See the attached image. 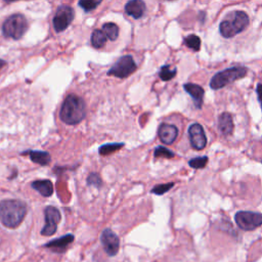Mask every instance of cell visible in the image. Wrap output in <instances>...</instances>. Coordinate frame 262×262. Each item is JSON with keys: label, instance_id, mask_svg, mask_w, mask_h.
Listing matches in <instances>:
<instances>
[{"label": "cell", "instance_id": "cell-11", "mask_svg": "<svg viewBox=\"0 0 262 262\" xmlns=\"http://www.w3.org/2000/svg\"><path fill=\"white\" fill-rule=\"evenodd\" d=\"M188 136H189L190 144L194 149L201 150L205 148L207 144V137L205 135L202 125L198 123L191 124L188 127Z\"/></svg>", "mask_w": 262, "mask_h": 262}, {"label": "cell", "instance_id": "cell-3", "mask_svg": "<svg viewBox=\"0 0 262 262\" xmlns=\"http://www.w3.org/2000/svg\"><path fill=\"white\" fill-rule=\"evenodd\" d=\"M249 25V16L245 11L230 12L219 25V32L224 38H231L243 32Z\"/></svg>", "mask_w": 262, "mask_h": 262}, {"label": "cell", "instance_id": "cell-29", "mask_svg": "<svg viewBox=\"0 0 262 262\" xmlns=\"http://www.w3.org/2000/svg\"><path fill=\"white\" fill-rule=\"evenodd\" d=\"M257 95H258V99L261 103V107H262V84H258L257 85Z\"/></svg>", "mask_w": 262, "mask_h": 262}, {"label": "cell", "instance_id": "cell-6", "mask_svg": "<svg viewBox=\"0 0 262 262\" xmlns=\"http://www.w3.org/2000/svg\"><path fill=\"white\" fill-rule=\"evenodd\" d=\"M136 68V63L131 55H123L108 70L107 75L123 79L134 73Z\"/></svg>", "mask_w": 262, "mask_h": 262}, {"label": "cell", "instance_id": "cell-18", "mask_svg": "<svg viewBox=\"0 0 262 262\" xmlns=\"http://www.w3.org/2000/svg\"><path fill=\"white\" fill-rule=\"evenodd\" d=\"M24 154L29 155L30 159L34 163H36L38 165H41V166H46L51 161V157H50L49 152L44 151V150H27Z\"/></svg>", "mask_w": 262, "mask_h": 262}, {"label": "cell", "instance_id": "cell-2", "mask_svg": "<svg viewBox=\"0 0 262 262\" xmlns=\"http://www.w3.org/2000/svg\"><path fill=\"white\" fill-rule=\"evenodd\" d=\"M86 116V105L84 100L76 95L70 94L63 100L60 111V120L68 125L79 124Z\"/></svg>", "mask_w": 262, "mask_h": 262}, {"label": "cell", "instance_id": "cell-7", "mask_svg": "<svg viewBox=\"0 0 262 262\" xmlns=\"http://www.w3.org/2000/svg\"><path fill=\"white\" fill-rule=\"evenodd\" d=\"M235 222L243 230H254L262 225V214L251 211H239L235 214Z\"/></svg>", "mask_w": 262, "mask_h": 262}, {"label": "cell", "instance_id": "cell-27", "mask_svg": "<svg viewBox=\"0 0 262 262\" xmlns=\"http://www.w3.org/2000/svg\"><path fill=\"white\" fill-rule=\"evenodd\" d=\"M154 156L155 158H167V159H170V158H173L174 157V152L171 151L170 149H168L167 147H164V146H157L154 150Z\"/></svg>", "mask_w": 262, "mask_h": 262}, {"label": "cell", "instance_id": "cell-4", "mask_svg": "<svg viewBox=\"0 0 262 262\" xmlns=\"http://www.w3.org/2000/svg\"><path fill=\"white\" fill-rule=\"evenodd\" d=\"M247 68L243 66H236L232 68L225 69L221 72L215 74L210 82V87L214 90H218L220 88L225 87L226 85L244 78L247 75Z\"/></svg>", "mask_w": 262, "mask_h": 262}, {"label": "cell", "instance_id": "cell-30", "mask_svg": "<svg viewBox=\"0 0 262 262\" xmlns=\"http://www.w3.org/2000/svg\"><path fill=\"white\" fill-rule=\"evenodd\" d=\"M5 64H6V62H5L3 59H1V58H0V69H2Z\"/></svg>", "mask_w": 262, "mask_h": 262}, {"label": "cell", "instance_id": "cell-1", "mask_svg": "<svg viewBox=\"0 0 262 262\" xmlns=\"http://www.w3.org/2000/svg\"><path fill=\"white\" fill-rule=\"evenodd\" d=\"M27 214V204L20 200L0 202V221L9 228L17 227Z\"/></svg>", "mask_w": 262, "mask_h": 262}, {"label": "cell", "instance_id": "cell-23", "mask_svg": "<svg viewBox=\"0 0 262 262\" xmlns=\"http://www.w3.org/2000/svg\"><path fill=\"white\" fill-rule=\"evenodd\" d=\"M124 146V143H106L104 145H101L99 148H98V151H99V155L101 156H106V155H110L118 149H120L121 147Z\"/></svg>", "mask_w": 262, "mask_h": 262}, {"label": "cell", "instance_id": "cell-20", "mask_svg": "<svg viewBox=\"0 0 262 262\" xmlns=\"http://www.w3.org/2000/svg\"><path fill=\"white\" fill-rule=\"evenodd\" d=\"M101 30L105 34L106 38L110 39L111 41L117 40L119 36V28L115 23H105L102 25Z\"/></svg>", "mask_w": 262, "mask_h": 262}, {"label": "cell", "instance_id": "cell-24", "mask_svg": "<svg viewBox=\"0 0 262 262\" xmlns=\"http://www.w3.org/2000/svg\"><path fill=\"white\" fill-rule=\"evenodd\" d=\"M102 0H79V6L86 12L94 10Z\"/></svg>", "mask_w": 262, "mask_h": 262}, {"label": "cell", "instance_id": "cell-5", "mask_svg": "<svg viewBox=\"0 0 262 262\" xmlns=\"http://www.w3.org/2000/svg\"><path fill=\"white\" fill-rule=\"evenodd\" d=\"M28 20L25 15L14 13L8 16L2 25V33L4 37L14 40L20 39L28 30Z\"/></svg>", "mask_w": 262, "mask_h": 262}, {"label": "cell", "instance_id": "cell-10", "mask_svg": "<svg viewBox=\"0 0 262 262\" xmlns=\"http://www.w3.org/2000/svg\"><path fill=\"white\" fill-rule=\"evenodd\" d=\"M100 241L103 250L107 255L115 256L118 254L120 248V239L113 230L110 228L103 229L100 234Z\"/></svg>", "mask_w": 262, "mask_h": 262}, {"label": "cell", "instance_id": "cell-12", "mask_svg": "<svg viewBox=\"0 0 262 262\" xmlns=\"http://www.w3.org/2000/svg\"><path fill=\"white\" fill-rule=\"evenodd\" d=\"M158 135H159L160 140L163 143L172 144L178 136V129L174 125L167 124V123H162L159 126Z\"/></svg>", "mask_w": 262, "mask_h": 262}, {"label": "cell", "instance_id": "cell-25", "mask_svg": "<svg viewBox=\"0 0 262 262\" xmlns=\"http://www.w3.org/2000/svg\"><path fill=\"white\" fill-rule=\"evenodd\" d=\"M174 186L173 182H169V183H162V184H158L156 186H154L150 190L151 193H155L157 195H162L165 192H167L168 190H170L172 187Z\"/></svg>", "mask_w": 262, "mask_h": 262}, {"label": "cell", "instance_id": "cell-9", "mask_svg": "<svg viewBox=\"0 0 262 262\" xmlns=\"http://www.w3.org/2000/svg\"><path fill=\"white\" fill-rule=\"evenodd\" d=\"M44 217H45V225L43 226L41 233L43 235L49 236L55 233L57 229V224L60 221V213L58 209L53 206H47L44 210Z\"/></svg>", "mask_w": 262, "mask_h": 262}, {"label": "cell", "instance_id": "cell-31", "mask_svg": "<svg viewBox=\"0 0 262 262\" xmlns=\"http://www.w3.org/2000/svg\"><path fill=\"white\" fill-rule=\"evenodd\" d=\"M5 2H7V3H10V2H14V1H17V0H4Z\"/></svg>", "mask_w": 262, "mask_h": 262}, {"label": "cell", "instance_id": "cell-21", "mask_svg": "<svg viewBox=\"0 0 262 262\" xmlns=\"http://www.w3.org/2000/svg\"><path fill=\"white\" fill-rule=\"evenodd\" d=\"M176 73H177L176 69H171L170 64H165L161 68V70L159 72V76H160L161 80L169 81V80H171L172 78L175 77Z\"/></svg>", "mask_w": 262, "mask_h": 262}, {"label": "cell", "instance_id": "cell-14", "mask_svg": "<svg viewBox=\"0 0 262 262\" xmlns=\"http://www.w3.org/2000/svg\"><path fill=\"white\" fill-rule=\"evenodd\" d=\"M74 242V235L71 233H68L63 236H60L58 238L52 239L49 243H47L45 245L46 248L51 249L53 252H64L67 250V248Z\"/></svg>", "mask_w": 262, "mask_h": 262}, {"label": "cell", "instance_id": "cell-15", "mask_svg": "<svg viewBox=\"0 0 262 262\" xmlns=\"http://www.w3.org/2000/svg\"><path fill=\"white\" fill-rule=\"evenodd\" d=\"M125 11L133 18H140L145 12V3L142 0H130L125 5Z\"/></svg>", "mask_w": 262, "mask_h": 262}, {"label": "cell", "instance_id": "cell-17", "mask_svg": "<svg viewBox=\"0 0 262 262\" xmlns=\"http://www.w3.org/2000/svg\"><path fill=\"white\" fill-rule=\"evenodd\" d=\"M31 186L37 190L43 196H50L53 193V184L48 179H41L35 180L31 183Z\"/></svg>", "mask_w": 262, "mask_h": 262}, {"label": "cell", "instance_id": "cell-8", "mask_svg": "<svg viewBox=\"0 0 262 262\" xmlns=\"http://www.w3.org/2000/svg\"><path fill=\"white\" fill-rule=\"evenodd\" d=\"M75 16L74 9L69 5H60L52 19L53 28L55 32L59 33L64 31L73 21Z\"/></svg>", "mask_w": 262, "mask_h": 262}, {"label": "cell", "instance_id": "cell-26", "mask_svg": "<svg viewBox=\"0 0 262 262\" xmlns=\"http://www.w3.org/2000/svg\"><path fill=\"white\" fill-rule=\"evenodd\" d=\"M207 163H208V157L203 156V157H196L191 159L188 162V165L194 169H202L207 165Z\"/></svg>", "mask_w": 262, "mask_h": 262}, {"label": "cell", "instance_id": "cell-32", "mask_svg": "<svg viewBox=\"0 0 262 262\" xmlns=\"http://www.w3.org/2000/svg\"><path fill=\"white\" fill-rule=\"evenodd\" d=\"M167 1H173V0H167Z\"/></svg>", "mask_w": 262, "mask_h": 262}, {"label": "cell", "instance_id": "cell-13", "mask_svg": "<svg viewBox=\"0 0 262 262\" xmlns=\"http://www.w3.org/2000/svg\"><path fill=\"white\" fill-rule=\"evenodd\" d=\"M184 90L191 96V98L193 99L194 105L198 108H201L203 105V101H204V94L205 91L203 89L202 86L198 85V84H193V83H186L183 85Z\"/></svg>", "mask_w": 262, "mask_h": 262}, {"label": "cell", "instance_id": "cell-22", "mask_svg": "<svg viewBox=\"0 0 262 262\" xmlns=\"http://www.w3.org/2000/svg\"><path fill=\"white\" fill-rule=\"evenodd\" d=\"M184 44L191 48L193 51H199L201 48V39L199 36L191 34L184 39Z\"/></svg>", "mask_w": 262, "mask_h": 262}, {"label": "cell", "instance_id": "cell-19", "mask_svg": "<svg viewBox=\"0 0 262 262\" xmlns=\"http://www.w3.org/2000/svg\"><path fill=\"white\" fill-rule=\"evenodd\" d=\"M106 39L107 38L101 29L100 30L96 29L91 34V44L94 48L99 49V48L103 47L105 45Z\"/></svg>", "mask_w": 262, "mask_h": 262}, {"label": "cell", "instance_id": "cell-16", "mask_svg": "<svg viewBox=\"0 0 262 262\" xmlns=\"http://www.w3.org/2000/svg\"><path fill=\"white\" fill-rule=\"evenodd\" d=\"M218 127H219V130L220 132L227 136V135H230L233 131V120H232V117L229 113H222L220 116H219V119H218Z\"/></svg>", "mask_w": 262, "mask_h": 262}, {"label": "cell", "instance_id": "cell-28", "mask_svg": "<svg viewBox=\"0 0 262 262\" xmlns=\"http://www.w3.org/2000/svg\"><path fill=\"white\" fill-rule=\"evenodd\" d=\"M87 184L100 188L102 185V180L97 173H90L87 177Z\"/></svg>", "mask_w": 262, "mask_h": 262}]
</instances>
